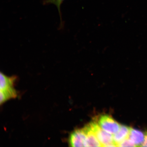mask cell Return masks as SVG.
<instances>
[{
    "label": "cell",
    "mask_w": 147,
    "mask_h": 147,
    "mask_svg": "<svg viewBox=\"0 0 147 147\" xmlns=\"http://www.w3.org/2000/svg\"><path fill=\"white\" fill-rule=\"evenodd\" d=\"M100 127L105 131L111 134H115L118 131L121 125L109 115H101L97 122Z\"/></svg>",
    "instance_id": "7a4b0ae2"
},
{
    "label": "cell",
    "mask_w": 147,
    "mask_h": 147,
    "mask_svg": "<svg viewBox=\"0 0 147 147\" xmlns=\"http://www.w3.org/2000/svg\"><path fill=\"white\" fill-rule=\"evenodd\" d=\"M145 139L144 143L142 145V147H147V131L145 132Z\"/></svg>",
    "instance_id": "8fae6325"
},
{
    "label": "cell",
    "mask_w": 147,
    "mask_h": 147,
    "mask_svg": "<svg viewBox=\"0 0 147 147\" xmlns=\"http://www.w3.org/2000/svg\"><path fill=\"white\" fill-rule=\"evenodd\" d=\"M0 78V90H5L14 88L13 85L17 77L16 76H8L1 72Z\"/></svg>",
    "instance_id": "8992f818"
},
{
    "label": "cell",
    "mask_w": 147,
    "mask_h": 147,
    "mask_svg": "<svg viewBox=\"0 0 147 147\" xmlns=\"http://www.w3.org/2000/svg\"><path fill=\"white\" fill-rule=\"evenodd\" d=\"M69 143L71 147H86V135L83 128L77 129L71 133Z\"/></svg>",
    "instance_id": "3957f363"
},
{
    "label": "cell",
    "mask_w": 147,
    "mask_h": 147,
    "mask_svg": "<svg viewBox=\"0 0 147 147\" xmlns=\"http://www.w3.org/2000/svg\"><path fill=\"white\" fill-rule=\"evenodd\" d=\"M17 96V92L14 88L10 90H1L0 104L1 105L9 99L16 98Z\"/></svg>",
    "instance_id": "ba28073f"
},
{
    "label": "cell",
    "mask_w": 147,
    "mask_h": 147,
    "mask_svg": "<svg viewBox=\"0 0 147 147\" xmlns=\"http://www.w3.org/2000/svg\"><path fill=\"white\" fill-rule=\"evenodd\" d=\"M89 125L102 146H117L114 143L113 136L102 129L96 121H93L90 123Z\"/></svg>",
    "instance_id": "6da1fadb"
},
{
    "label": "cell",
    "mask_w": 147,
    "mask_h": 147,
    "mask_svg": "<svg viewBox=\"0 0 147 147\" xmlns=\"http://www.w3.org/2000/svg\"><path fill=\"white\" fill-rule=\"evenodd\" d=\"M83 128L86 135V147L102 146L89 124Z\"/></svg>",
    "instance_id": "277c9868"
},
{
    "label": "cell",
    "mask_w": 147,
    "mask_h": 147,
    "mask_svg": "<svg viewBox=\"0 0 147 147\" xmlns=\"http://www.w3.org/2000/svg\"><path fill=\"white\" fill-rule=\"evenodd\" d=\"M64 0H45L43 2L44 4L47 5L53 4L55 5L57 8L59 12L60 15L61 24L60 25L63 26V24L62 21L61 13V12L60 7L62 3L63 2Z\"/></svg>",
    "instance_id": "9c48e42d"
},
{
    "label": "cell",
    "mask_w": 147,
    "mask_h": 147,
    "mask_svg": "<svg viewBox=\"0 0 147 147\" xmlns=\"http://www.w3.org/2000/svg\"><path fill=\"white\" fill-rule=\"evenodd\" d=\"M130 128L128 126L122 125L119 131L114 134L113 136V142L117 146L119 143L129 137Z\"/></svg>",
    "instance_id": "52a82bcc"
},
{
    "label": "cell",
    "mask_w": 147,
    "mask_h": 147,
    "mask_svg": "<svg viewBox=\"0 0 147 147\" xmlns=\"http://www.w3.org/2000/svg\"><path fill=\"white\" fill-rule=\"evenodd\" d=\"M129 138L136 146H142L145 139V133L140 130L130 128Z\"/></svg>",
    "instance_id": "5b68a950"
},
{
    "label": "cell",
    "mask_w": 147,
    "mask_h": 147,
    "mask_svg": "<svg viewBox=\"0 0 147 147\" xmlns=\"http://www.w3.org/2000/svg\"><path fill=\"white\" fill-rule=\"evenodd\" d=\"M117 146L119 147H135L136 146L135 144L132 142L129 138H127L119 143L117 145Z\"/></svg>",
    "instance_id": "30bf717a"
}]
</instances>
